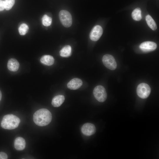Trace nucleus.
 <instances>
[{
    "instance_id": "nucleus-1",
    "label": "nucleus",
    "mask_w": 159,
    "mask_h": 159,
    "mask_svg": "<svg viewBox=\"0 0 159 159\" xmlns=\"http://www.w3.org/2000/svg\"><path fill=\"white\" fill-rule=\"evenodd\" d=\"M33 119L36 124L39 126H44L50 123L52 119V115L47 109H41L35 112Z\"/></svg>"
},
{
    "instance_id": "nucleus-2",
    "label": "nucleus",
    "mask_w": 159,
    "mask_h": 159,
    "mask_svg": "<svg viewBox=\"0 0 159 159\" xmlns=\"http://www.w3.org/2000/svg\"><path fill=\"white\" fill-rule=\"evenodd\" d=\"M20 121V119L16 116L12 114L7 115L3 118L1 126L4 129H13L18 127Z\"/></svg>"
},
{
    "instance_id": "nucleus-3",
    "label": "nucleus",
    "mask_w": 159,
    "mask_h": 159,
    "mask_svg": "<svg viewBox=\"0 0 159 159\" xmlns=\"http://www.w3.org/2000/svg\"><path fill=\"white\" fill-rule=\"evenodd\" d=\"M60 21L62 25L64 27H69L72 24V18L70 13L66 10H62L59 14Z\"/></svg>"
},
{
    "instance_id": "nucleus-4",
    "label": "nucleus",
    "mask_w": 159,
    "mask_h": 159,
    "mask_svg": "<svg viewBox=\"0 0 159 159\" xmlns=\"http://www.w3.org/2000/svg\"><path fill=\"white\" fill-rule=\"evenodd\" d=\"M93 94L95 99L100 102H104L107 98L106 90L102 85H98L95 87L93 91Z\"/></svg>"
},
{
    "instance_id": "nucleus-5",
    "label": "nucleus",
    "mask_w": 159,
    "mask_h": 159,
    "mask_svg": "<svg viewBox=\"0 0 159 159\" xmlns=\"http://www.w3.org/2000/svg\"><path fill=\"white\" fill-rule=\"evenodd\" d=\"M151 89L147 84L142 83L139 84L137 88V93L138 96L142 99L147 98L149 95Z\"/></svg>"
},
{
    "instance_id": "nucleus-6",
    "label": "nucleus",
    "mask_w": 159,
    "mask_h": 159,
    "mask_svg": "<svg viewBox=\"0 0 159 159\" xmlns=\"http://www.w3.org/2000/svg\"><path fill=\"white\" fill-rule=\"evenodd\" d=\"M102 61L105 67L110 70H115L117 67V64L115 60L112 55L105 54L102 57Z\"/></svg>"
},
{
    "instance_id": "nucleus-7",
    "label": "nucleus",
    "mask_w": 159,
    "mask_h": 159,
    "mask_svg": "<svg viewBox=\"0 0 159 159\" xmlns=\"http://www.w3.org/2000/svg\"><path fill=\"white\" fill-rule=\"evenodd\" d=\"M103 33L102 28L100 25L95 26L91 30L90 34V37L91 40L96 41L99 39Z\"/></svg>"
},
{
    "instance_id": "nucleus-8",
    "label": "nucleus",
    "mask_w": 159,
    "mask_h": 159,
    "mask_svg": "<svg viewBox=\"0 0 159 159\" xmlns=\"http://www.w3.org/2000/svg\"><path fill=\"white\" fill-rule=\"evenodd\" d=\"M82 133L86 136H90L94 134L96 131L95 127L93 124L87 123L83 125L81 128Z\"/></svg>"
},
{
    "instance_id": "nucleus-9",
    "label": "nucleus",
    "mask_w": 159,
    "mask_h": 159,
    "mask_svg": "<svg viewBox=\"0 0 159 159\" xmlns=\"http://www.w3.org/2000/svg\"><path fill=\"white\" fill-rule=\"evenodd\" d=\"M139 47L144 52H149L155 50L157 47V45L153 42L146 41L141 44Z\"/></svg>"
},
{
    "instance_id": "nucleus-10",
    "label": "nucleus",
    "mask_w": 159,
    "mask_h": 159,
    "mask_svg": "<svg viewBox=\"0 0 159 159\" xmlns=\"http://www.w3.org/2000/svg\"><path fill=\"white\" fill-rule=\"evenodd\" d=\"M82 80L78 78L72 79L67 84V87L71 90H75L78 89L82 85Z\"/></svg>"
},
{
    "instance_id": "nucleus-11",
    "label": "nucleus",
    "mask_w": 159,
    "mask_h": 159,
    "mask_svg": "<svg viewBox=\"0 0 159 159\" xmlns=\"http://www.w3.org/2000/svg\"><path fill=\"white\" fill-rule=\"evenodd\" d=\"M7 67L10 71L15 72L19 69V64L18 61L15 59L11 58L8 61Z\"/></svg>"
},
{
    "instance_id": "nucleus-12",
    "label": "nucleus",
    "mask_w": 159,
    "mask_h": 159,
    "mask_svg": "<svg viewBox=\"0 0 159 159\" xmlns=\"http://www.w3.org/2000/svg\"><path fill=\"white\" fill-rule=\"evenodd\" d=\"M25 141L22 137H18L15 139L14 146L16 150H23L25 148Z\"/></svg>"
},
{
    "instance_id": "nucleus-13",
    "label": "nucleus",
    "mask_w": 159,
    "mask_h": 159,
    "mask_svg": "<svg viewBox=\"0 0 159 159\" xmlns=\"http://www.w3.org/2000/svg\"><path fill=\"white\" fill-rule=\"evenodd\" d=\"M65 98L63 95H57L53 98L52 104L54 107H59L62 104Z\"/></svg>"
},
{
    "instance_id": "nucleus-14",
    "label": "nucleus",
    "mask_w": 159,
    "mask_h": 159,
    "mask_svg": "<svg viewBox=\"0 0 159 159\" xmlns=\"http://www.w3.org/2000/svg\"><path fill=\"white\" fill-rule=\"evenodd\" d=\"M40 60L42 63L48 66L52 65L54 62L53 57L50 55L43 56L41 58Z\"/></svg>"
},
{
    "instance_id": "nucleus-15",
    "label": "nucleus",
    "mask_w": 159,
    "mask_h": 159,
    "mask_svg": "<svg viewBox=\"0 0 159 159\" xmlns=\"http://www.w3.org/2000/svg\"><path fill=\"white\" fill-rule=\"evenodd\" d=\"M71 47L70 45L65 46L60 50V55L62 57H68L71 55Z\"/></svg>"
},
{
    "instance_id": "nucleus-16",
    "label": "nucleus",
    "mask_w": 159,
    "mask_h": 159,
    "mask_svg": "<svg viewBox=\"0 0 159 159\" xmlns=\"http://www.w3.org/2000/svg\"><path fill=\"white\" fill-rule=\"evenodd\" d=\"M145 19L148 26L153 30H155L157 28L155 22L151 16L148 15L146 16Z\"/></svg>"
},
{
    "instance_id": "nucleus-17",
    "label": "nucleus",
    "mask_w": 159,
    "mask_h": 159,
    "mask_svg": "<svg viewBox=\"0 0 159 159\" xmlns=\"http://www.w3.org/2000/svg\"><path fill=\"white\" fill-rule=\"evenodd\" d=\"M132 16L133 19L137 21H140L142 19L141 11L139 8L135 9L132 12Z\"/></svg>"
},
{
    "instance_id": "nucleus-18",
    "label": "nucleus",
    "mask_w": 159,
    "mask_h": 159,
    "mask_svg": "<svg viewBox=\"0 0 159 159\" xmlns=\"http://www.w3.org/2000/svg\"><path fill=\"white\" fill-rule=\"evenodd\" d=\"M42 19V23L45 26H49L51 24L52 18L46 14H45L43 16Z\"/></svg>"
},
{
    "instance_id": "nucleus-19",
    "label": "nucleus",
    "mask_w": 159,
    "mask_h": 159,
    "mask_svg": "<svg viewBox=\"0 0 159 159\" xmlns=\"http://www.w3.org/2000/svg\"><path fill=\"white\" fill-rule=\"evenodd\" d=\"M29 30V27L26 24H21L19 28V32L20 35H24Z\"/></svg>"
},
{
    "instance_id": "nucleus-20",
    "label": "nucleus",
    "mask_w": 159,
    "mask_h": 159,
    "mask_svg": "<svg viewBox=\"0 0 159 159\" xmlns=\"http://www.w3.org/2000/svg\"><path fill=\"white\" fill-rule=\"evenodd\" d=\"M15 0H5V9L7 10L10 9L15 3Z\"/></svg>"
},
{
    "instance_id": "nucleus-21",
    "label": "nucleus",
    "mask_w": 159,
    "mask_h": 159,
    "mask_svg": "<svg viewBox=\"0 0 159 159\" xmlns=\"http://www.w3.org/2000/svg\"><path fill=\"white\" fill-rule=\"evenodd\" d=\"M7 158V155L5 153L0 152V159H6Z\"/></svg>"
},
{
    "instance_id": "nucleus-22",
    "label": "nucleus",
    "mask_w": 159,
    "mask_h": 159,
    "mask_svg": "<svg viewBox=\"0 0 159 159\" xmlns=\"http://www.w3.org/2000/svg\"><path fill=\"white\" fill-rule=\"evenodd\" d=\"M5 9V1H0V11L4 10Z\"/></svg>"
},
{
    "instance_id": "nucleus-23",
    "label": "nucleus",
    "mask_w": 159,
    "mask_h": 159,
    "mask_svg": "<svg viewBox=\"0 0 159 159\" xmlns=\"http://www.w3.org/2000/svg\"><path fill=\"white\" fill-rule=\"evenodd\" d=\"M1 97H2L1 92V91L0 90V101L1 100Z\"/></svg>"
},
{
    "instance_id": "nucleus-24",
    "label": "nucleus",
    "mask_w": 159,
    "mask_h": 159,
    "mask_svg": "<svg viewBox=\"0 0 159 159\" xmlns=\"http://www.w3.org/2000/svg\"><path fill=\"white\" fill-rule=\"evenodd\" d=\"M1 1V0H0V1Z\"/></svg>"
}]
</instances>
